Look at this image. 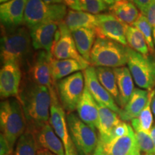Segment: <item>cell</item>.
<instances>
[{
	"mask_svg": "<svg viewBox=\"0 0 155 155\" xmlns=\"http://www.w3.org/2000/svg\"><path fill=\"white\" fill-rule=\"evenodd\" d=\"M18 99L26 119L27 129L35 132L49 123L52 97L47 87L25 76L20 86Z\"/></svg>",
	"mask_w": 155,
	"mask_h": 155,
	"instance_id": "6da1fadb",
	"label": "cell"
},
{
	"mask_svg": "<svg viewBox=\"0 0 155 155\" xmlns=\"http://www.w3.org/2000/svg\"><path fill=\"white\" fill-rule=\"evenodd\" d=\"M33 49L28 27H2L1 61L3 65L13 62L26 71L35 54Z\"/></svg>",
	"mask_w": 155,
	"mask_h": 155,
	"instance_id": "7a4b0ae2",
	"label": "cell"
},
{
	"mask_svg": "<svg viewBox=\"0 0 155 155\" xmlns=\"http://www.w3.org/2000/svg\"><path fill=\"white\" fill-rule=\"evenodd\" d=\"M0 126L2 134L13 150L15 143L26 131L27 121L21 102L10 98L0 104Z\"/></svg>",
	"mask_w": 155,
	"mask_h": 155,
	"instance_id": "3957f363",
	"label": "cell"
},
{
	"mask_svg": "<svg viewBox=\"0 0 155 155\" xmlns=\"http://www.w3.org/2000/svg\"><path fill=\"white\" fill-rule=\"evenodd\" d=\"M127 61V46L109 39L96 38L91 52V66L116 68L124 66Z\"/></svg>",
	"mask_w": 155,
	"mask_h": 155,
	"instance_id": "277c9868",
	"label": "cell"
},
{
	"mask_svg": "<svg viewBox=\"0 0 155 155\" xmlns=\"http://www.w3.org/2000/svg\"><path fill=\"white\" fill-rule=\"evenodd\" d=\"M65 4L45 3L42 0H28L25 7L24 24L30 29L44 22H53L60 24L67 15Z\"/></svg>",
	"mask_w": 155,
	"mask_h": 155,
	"instance_id": "5b68a950",
	"label": "cell"
},
{
	"mask_svg": "<svg viewBox=\"0 0 155 155\" xmlns=\"http://www.w3.org/2000/svg\"><path fill=\"white\" fill-rule=\"evenodd\" d=\"M127 65L136 84L152 91L155 86V57L144 56L127 47Z\"/></svg>",
	"mask_w": 155,
	"mask_h": 155,
	"instance_id": "8992f818",
	"label": "cell"
},
{
	"mask_svg": "<svg viewBox=\"0 0 155 155\" xmlns=\"http://www.w3.org/2000/svg\"><path fill=\"white\" fill-rule=\"evenodd\" d=\"M67 123L78 155H94L98 142L96 131L73 112L67 115Z\"/></svg>",
	"mask_w": 155,
	"mask_h": 155,
	"instance_id": "52a82bcc",
	"label": "cell"
},
{
	"mask_svg": "<svg viewBox=\"0 0 155 155\" xmlns=\"http://www.w3.org/2000/svg\"><path fill=\"white\" fill-rule=\"evenodd\" d=\"M85 78L82 72H77L57 82V93L65 111L73 113L85 89Z\"/></svg>",
	"mask_w": 155,
	"mask_h": 155,
	"instance_id": "ba28073f",
	"label": "cell"
},
{
	"mask_svg": "<svg viewBox=\"0 0 155 155\" xmlns=\"http://www.w3.org/2000/svg\"><path fill=\"white\" fill-rule=\"evenodd\" d=\"M51 54L55 59H73L78 62L83 69L91 66V64L80 55L75 45L72 32L65 22L60 23L51 49Z\"/></svg>",
	"mask_w": 155,
	"mask_h": 155,
	"instance_id": "9c48e42d",
	"label": "cell"
},
{
	"mask_svg": "<svg viewBox=\"0 0 155 155\" xmlns=\"http://www.w3.org/2000/svg\"><path fill=\"white\" fill-rule=\"evenodd\" d=\"M51 53L45 50H37L26 71V77L33 82L46 86L51 95L58 94L55 81L52 77L50 69Z\"/></svg>",
	"mask_w": 155,
	"mask_h": 155,
	"instance_id": "30bf717a",
	"label": "cell"
},
{
	"mask_svg": "<svg viewBox=\"0 0 155 155\" xmlns=\"http://www.w3.org/2000/svg\"><path fill=\"white\" fill-rule=\"evenodd\" d=\"M50 124L65 147V155H78L68 127L65 109L60 104L58 94L52 95Z\"/></svg>",
	"mask_w": 155,
	"mask_h": 155,
	"instance_id": "8fae6325",
	"label": "cell"
},
{
	"mask_svg": "<svg viewBox=\"0 0 155 155\" xmlns=\"http://www.w3.org/2000/svg\"><path fill=\"white\" fill-rule=\"evenodd\" d=\"M94 155H141V150L131 127L129 133L106 143L98 142Z\"/></svg>",
	"mask_w": 155,
	"mask_h": 155,
	"instance_id": "7c38bea8",
	"label": "cell"
},
{
	"mask_svg": "<svg viewBox=\"0 0 155 155\" xmlns=\"http://www.w3.org/2000/svg\"><path fill=\"white\" fill-rule=\"evenodd\" d=\"M97 26L95 31L97 38L114 40L123 45H127V30L129 25L121 22L111 13L97 15Z\"/></svg>",
	"mask_w": 155,
	"mask_h": 155,
	"instance_id": "4fadbf2b",
	"label": "cell"
},
{
	"mask_svg": "<svg viewBox=\"0 0 155 155\" xmlns=\"http://www.w3.org/2000/svg\"><path fill=\"white\" fill-rule=\"evenodd\" d=\"M22 71L18 64H4L0 71V95L2 98H19Z\"/></svg>",
	"mask_w": 155,
	"mask_h": 155,
	"instance_id": "5bb4252c",
	"label": "cell"
},
{
	"mask_svg": "<svg viewBox=\"0 0 155 155\" xmlns=\"http://www.w3.org/2000/svg\"><path fill=\"white\" fill-rule=\"evenodd\" d=\"M83 75L85 78V85L97 104H102L119 114L121 109L116 105L115 100L111 95L99 82L97 77L96 68L93 66L88 67L83 71Z\"/></svg>",
	"mask_w": 155,
	"mask_h": 155,
	"instance_id": "9a60e30c",
	"label": "cell"
},
{
	"mask_svg": "<svg viewBox=\"0 0 155 155\" xmlns=\"http://www.w3.org/2000/svg\"><path fill=\"white\" fill-rule=\"evenodd\" d=\"M59 24L53 22H44L30 28L32 43L36 50H45L51 53Z\"/></svg>",
	"mask_w": 155,
	"mask_h": 155,
	"instance_id": "2e32d148",
	"label": "cell"
},
{
	"mask_svg": "<svg viewBox=\"0 0 155 155\" xmlns=\"http://www.w3.org/2000/svg\"><path fill=\"white\" fill-rule=\"evenodd\" d=\"M28 0H10L0 5L1 25L5 28H15L24 24L25 7Z\"/></svg>",
	"mask_w": 155,
	"mask_h": 155,
	"instance_id": "e0dca14e",
	"label": "cell"
},
{
	"mask_svg": "<svg viewBox=\"0 0 155 155\" xmlns=\"http://www.w3.org/2000/svg\"><path fill=\"white\" fill-rule=\"evenodd\" d=\"M78 116L82 121L96 130L99 124L98 104L85 85V89L77 106Z\"/></svg>",
	"mask_w": 155,
	"mask_h": 155,
	"instance_id": "ac0fdd59",
	"label": "cell"
},
{
	"mask_svg": "<svg viewBox=\"0 0 155 155\" xmlns=\"http://www.w3.org/2000/svg\"><path fill=\"white\" fill-rule=\"evenodd\" d=\"M34 133L40 148L50 151L55 155H65L63 142L53 130L50 122Z\"/></svg>",
	"mask_w": 155,
	"mask_h": 155,
	"instance_id": "d6986e66",
	"label": "cell"
},
{
	"mask_svg": "<svg viewBox=\"0 0 155 155\" xmlns=\"http://www.w3.org/2000/svg\"><path fill=\"white\" fill-rule=\"evenodd\" d=\"M148 99L149 92L147 91L135 88L130 99L119 114L120 119L124 121H129L138 117Z\"/></svg>",
	"mask_w": 155,
	"mask_h": 155,
	"instance_id": "ffe728a7",
	"label": "cell"
},
{
	"mask_svg": "<svg viewBox=\"0 0 155 155\" xmlns=\"http://www.w3.org/2000/svg\"><path fill=\"white\" fill-rule=\"evenodd\" d=\"M71 32L78 53L90 63L91 52L96 39V31L94 29L83 28Z\"/></svg>",
	"mask_w": 155,
	"mask_h": 155,
	"instance_id": "44dd1931",
	"label": "cell"
},
{
	"mask_svg": "<svg viewBox=\"0 0 155 155\" xmlns=\"http://www.w3.org/2000/svg\"><path fill=\"white\" fill-rule=\"evenodd\" d=\"M120 96V106L124 107L134 91L133 77L127 67L114 68Z\"/></svg>",
	"mask_w": 155,
	"mask_h": 155,
	"instance_id": "7402d4cb",
	"label": "cell"
},
{
	"mask_svg": "<svg viewBox=\"0 0 155 155\" xmlns=\"http://www.w3.org/2000/svg\"><path fill=\"white\" fill-rule=\"evenodd\" d=\"M64 22L71 32L83 28L95 30L97 26V17L96 15L86 12L71 9L68 11Z\"/></svg>",
	"mask_w": 155,
	"mask_h": 155,
	"instance_id": "603a6c76",
	"label": "cell"
},
{
	"mask_svg": "<svg viewBox=\"0 0 155 155\" xmlns=\"http://www.w3.org/2000/svg\"><path fill=\"white\" fill-rule=\"evenodd\" d=\"M109 10L116 18L128 25H133L140 15L137 6L127 0L117 2L109 7Z\"/></svg>",
	"mask_w": 155,
	"mask_h": 155,
	"instance_id": "cb8c5ba5",
	"label": "cell"
},
{
	"mask_svg": "<svg viewBox=\"0 0 155 155\" xmlns=\"http://www.w3.org/2000/svg\"><path fill=\"white\" fill-rule=\"evenodd\" d=\"M50 69L52 77L55 82L84 70L82 65L75 60H57L53 57L50 61Z\"/></svg>",
	"mask_w": 155,
	"mask_h": 155,
	"instance_id": "d4e9b609",
	"label": "cell"
},
{
	"mask_svg": "<svg viewBox=\"0 0 155 155\" xmlns=\"http://www.w3.org/2000/svg\"><path fill=\"white\" fill-rule=\"evenodd\" d=\"M98 107L99 111V124L98 128L99 131L98 139H104L121 121L119 116L117 115V113L113 111L109 108L98 104Z\"/></svg>",
	"mask_w": 155,
	"mask_h": 155,
	"instance_id": "484cf974",
	"label": "cell"
},
{
	"mask_svg": "<svg viewBox=\"0 0 155 155\" xmlns=\"http://www.w3.org/2000/svg\"><path fill=\"white\" fill-rule=\"evenodd\" d=\"M96 72L98 81L107 91L111 95L116 102L120 105V96L114 68L108 67H97Z\"/></svg>",
	"mask_w": 155,
	"mask_h": 155,
	"instance_id": "4316f807",
	"label": "cell"
},
{
	"mask_svg": "<svg viewBox=\"0 0 155 155\" xmlns=\"http://www.w3.org/2000/svg\"><path fill=\"white\" fill-rule=\"evenodd\" d=\"M154 93L155 89L150 91L148 101H147L144 108L142 110V111L141 112L138 117L135 118L131 121L134 131L143 130L150 133L153 124L152 110L151 108H152L151 105H152V98Z\"/></svg>",
	"mask_w": 155,
	"mask_h": 155,
	"instance_id": "83f0119b",
	"label": "cell"
},
{
	"mask_svg": "<svg viewBox=\"0 0 155 155\" xmlns=\"http://www.w3.org/2000/svg\"><path fill=\"white\" fill-rule=\"evenodd\" d=\"M38 147L35 133L27 129L17 140L15 155H38Z\"/></svg>",
	"mask_w": 155,
	"mask_h": 155,
	"instance_id": "f1b7e54d",
	"label": "cell"
},
{
	"mask_svg": "<svg viewBox=\"0 0 155 155\" xmlns=\"http://www.w3.org/2000/svg\"><path fill=\"white\" fill-rule=\"evenodd\" d=\"M127 44L131 49L144 56L150 55V48L144 35L137 28L129 25L127 30Z\"/></svg>",
	"mask_w": 155,
	"mask_h": 155,
	"instance_id": "f546056e",
	"label": "cell"
},
{
	"mask_svg": "<svg viewBox=\"0 0 155 155\" xmlns=\"http://www.w3.org/2000/svg\"><path fill=\"white\" fill-rule=\"evenodd\" d=\"M133 26L137 28L144 35L148 45L151 53H154V42L153 38L152 27L150 24L145 15L140 14L137 20L134 23Z\"/></svg>",
	"mask_w": 155,
	"mask_h": 155,
	"instance_id": "4dcf8cb0",
	"label": "cell"
},
{
	"mask_svg": "<svg viewBox=\"0 0 155 155\" xmlns=\"http://www.w3.org/2000/svg\"><path fill=\"white\" fill-rule=\"evenodd\" d=\"M134 133L141 152L146 154L155 155L154 144L151 134L143 130L134 131Z\"/></svg>",
	"mask_w": 155,
	"mask_h": 155,
	"instance_id": "1f68e13d",
	"label": "cell"
},
{
	"mask_svg": "<svg viewBox=\"0 0 155 155\" xmlns=\"http://www.w3.org/2000/svg\"><path fill=\"white\" fill-rule=\"evenodd\" d=\"M81 9L93 15H99L109 9L107 4L102 0H79Z\"/></svg>",
	"mask_w": 155,
	"mask_h": 155,
	"instance_id": "d6a6232c",
	"label": "cell"
},
{
	"mask_svg": "<svg viewBox=\"0 0 155 155\" xmlns=\"http://www.w3.org/2000/svg\"><path fill=\"white\" fill-rule=\"evenodd\" d=\"M130 128H131L130 125L126 123V122L121 121L119 124H117L115 127L114 128L113 130L111 131V133H110L105 139H98V141L102 143H106V142H108V141L113 140L114 139L118 138V137L124 136L129 133Z\"/></svg>",
	"mask_w": 155,
	"mask_h": 155,
	"instance_id": "836d02e7",
	"label": "cell"
},
{
	"mask_svg": "<svg viewBox=\"0 0 155 155\" xmlns=\"http://www.w3.org/2000/svg\"><path fill=\"white\" fill-rule=\"evenodd\" d=\"M144 15L146 16L152 28H155V0L152 2Z\"/></svg>",
	"mask_w": 155,
	"mask_h": 155,
	"instance_id": "e575fe53",
	"label": "cell"
},
{
	"mask_svg": "<svg viewBox=\"0 0 155 155\" xmlns=\"http://www.w3.org/2000/svg\"><path fill=\"white\" fill-rule=\"evenodd\" d=\"M0 146H1V150H0V155H11L13 150H12L10 146H9L8 141L5 137L2 134H1V137H0Z\"/></svg>",
	"mask_w": 155,
	"mask_h": 155,
	"instance_id": "d590c367",
	"label": "cell"
},
{
	"mask_svg": "<svg viewBox=\"0 0 155 155\" xmlns=\"http://www.w3.org/2000/svg\"><path fill=\"white\" fill-rule=\"evenodd\" d=\"M127 1L134 4L137 8L141 11V14L144 15L153 0H127Z\"/></svg>",
	"mask_w": 155,
	"mask_h": 155,
	"instance_id": "8d00e7d4",
	"label": "cell"
},
{
	"mask_svg": "<svg viewBox=\"0 0 155 155\" xmlns=\"http://www.w3.org/2000/svg\"><path fill=\"white\" fill-rule=\"evenodd\" d=\"M63 3L73 10L81 11V5L79 0H63Z\"/></svg>",
	"mask_w": 155,
	"mask_h": 155,
	"instance_id": "74e56055",
	"label": "cell"
},
{
	"mask_svg": "<svg viewBox=\"0 0 155 155\" xmlns=\"http://www.w3.org/2000/svg\"><path fill=\"white\" fill-rule=\"evenodd\" d=\"M38 155H55L53 153L50 152V151L44 150V149H40L38 150Z\"/></svg>",
	"mask_w": 155,
	"mask_h": 155,
	"instance_id": "f35d334b",
	"label": "cell"
},
{
	"mask_svg": "<svg viewBox=\"0 0 155 155\" xmlns=\"http://www.w3.org/2000/svg\"><path fill=\"white\" fill-rule=\"evenodd\" d=\"M45 3L53 5V4H64L63 0H42Z\"/></svg>",
	"mask_w": 155,
	"mask_h": 155,
	"instance_id": "ab89813d",
	"label": "cell"
},
{
	"mask_svg": "<svg viewBox=\"0 0 155 155\" xmlns=\"http://www.w3.org/2000/svg\"><path fill=\"white\" fill-rule=\"evenodd\" d=\"M150 134H151V136H152V138L153 139V141H154V148H155V124H154V126H152V129H151Z\"/></svg>",
	"mask_w": 155,
	"mask_h": 155,
	"instance_id": "60d3db41",
	"label": "cell"
},
{
	"mask_svg": "<svg viewBox=\"0 0 155 155\" xmlns=\"http://www.w3.org/2000/svg\"><path fill=\"white\" fill-rule=\"evenodd\" d=\"M102 1H104V2L107 4V5L109 6V7H111V6L113 5L114 4L117 2L121 1V0H102Z\"/></svg>",
	"mask_w": 155,
	"mask_h": 155,
	"instance_id": "b9f144b4",
	"label": "cell"
},
{
	"mask_svg": "<svg viewBox=\"0 0 155 155\" xmlns=\"http://www.w3.org/2000/svg\"><path fill=\"white\" fill-rule=\"evenodd\" d=\"M152 110L153 114H154V115L155 116V93H154V96H153L152 101Z\"/></svg>",
	"mask_w": 155,
	"mask_h": 155,
	"instance_id": "7bdbcfd3",
	"label": "cell"
},
{
	"mask_svg": "<svg viewBox=\"0 0 155 155\" xmlns=\"http://www.w3.org/2000/svg\"><path fill=\"white\" fill-rule=\"evenodd\" d=\"M153 38H154V42L155 45V28H153Z\"/></svg>",
	"mask_w": 155,
	"mask_h": 155,
	"instance_id": "ee69618b",
	"label": "cell"
},
{
	"mask_svg": "<svg viewBox=\"0 0 155 155\" xmlns=\"http://www.w3.org/2000/svg\"><path fill=\"white\" fill-rule=\"evenodd\" d=\"M10 1V0H0V2H1V3H5V2H9Z\"/></svg>",
	"mask_w": 155,
	"mask_h": 155,
	"instance_id": "f6af8a7d",
	"label": "cell"
},
{
	"mask_svg": "<svg viewBox=\"0 0 155 155\" xmlns=\"http://www.w3.org/2000/svg\"><path fill=\"white\" fill-rule=\"evenodd\" d=\"M146 155H154V154H146Z\"/></svg>",
	"mask_w": 155,
	"mask_h": 155,
	"instance_id": "bcb514c9",
	"label": "cell"
}]
</instances>
